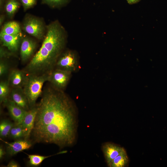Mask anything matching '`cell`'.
I'll return each mask as SVG.
<instances>
[{"label": "cell", "instance_id": "13", "mask_svg": "<svg viewBox=\"0 0 167 167\" xmlns=\"http://www.w3.org/2000/svg\"><path fill=\"white\" fill-rule=\"evenodd\" d=\"M124 149V148L114 143L107 142L102 146V150L108 166L112 161Z\"/></svg>", "mask_w": 167, "mask_h": 167}, {"label": "cell", "instance_id": "15", "mask_svg": "<svg viewBox=\"0 0 167 167\" xmlns=\"http://www.w3.org/2000/svg\"><path fill=\"white\" fill-rule=\"evenodd\" d=\"M21 32L19 24L14 21L5 23L2 27L0 32V33L14 36L21 34Z\"/></svg>", "mask_w": 167, "mask_h": 167}, {"label": "cell", "instance_id": "23", "mask_svg": "<svg viewBox=\"0 0 167 167\" xmlns=\"http://www.w3.org/2000/svg\"><path fill=\"white\" fill-rule=\"evenodd\" d=\"M24 11L32 7L35 5L37 0H19Z\"/></svg>", "mask_w": 167, "mask_h": 167}, {"label": "cell", "instance_id": "7", "mask_svg": "<svg viewBox=\"0 0 167 167\" xmlns=\"http://www.w3.org/2000/svg\"><path fill=\"white\" fill-rule=\"evenodd\" d=\"M0 140L6 144V154L10 156H13L23 150L29 149L32 145L31 141L25 139L16 140L11 143L5 141L1 138H0Z\"/></svg>", "mask_w": 167, "mask_h": 167}, {"label": "cell", "instance_id": "19", "mask_svg": "<svg viewBox=\"0 0 167 167\" xmlns=\"http://www.w3.org/2000/svg\"><path fill=\"white\" fill-rule=\"evenodd\" d=\"M10 86L7 81H1L0 83V103L4 104L10 94Z\"/></svg>", "mask_w": 167, "mask_h": 167}, {"label": "cell", "instance_id": "4", "mask_svg": "<svg viewBox=\"0 0 167 167\" xmlns=\"http://www.w3.org/2000/svg\"><path fill=\"white\" fill-rule=\"evenodd\" d=\"M46 27L41 19L29 14L25 17L22 26L23 29L26 32L39 40L44 38Z\"/></svg>", "mask_w": 167, "mask_h": 167}, {"label": "cell", "instance_id": "1", "mask_svg": "<svg viewBox=\"0 0 167 167\" xmlns=\"http://www.w3.org/2000/svg\"><path fill=\"white\" fill-rule=\"evenodd\" d=\"M30 137L32 142L54 144L60 148L74 143L77 131L75 106L62 90L49 88L38 105Z\"/></svg>", "mask_w": 167, "mask_h": 167}, {"label": "cell", "instance_id": "9", "mask_svg": "<svg viewBox=\"0 0 167 167\" xmlns=\"http://www.w3.org/2000/svg\"><path fill=\"white\" fill-rule=\"evenodd\" d=\"M22 38V34L14 36L0 33L1 45L6 47L14 54L17 52L20 49Z\"/></svg>", "mask_w": 167, "mask_h": 167}, {"label": "cell", "instance_id": "16", "mask_svg": "<svg viewBox=\"0 0 167 167\" xmlns=\"http://www.w3.org/2000/svg\"><path fill=\"white\" fill-rule=\"evenodd\" d=\"M19 0H6L4 8L6 14L9 18H12L20 7Z\"/></svg>", "mask_w": 167, "mask_h": 167}, {"label": "cell", "instance_id": "6", "mask_svg": "<svg viewBox=\"0 0 167 167\" xmlns=\"http://www.w3.org/2000/svg\"><path fill=\"white\" fill-rule=\"evenodd\" d=\"M72 73L56 68L49 73L48 81L55 88L63 90L67 85L71 76Z\"/></svg>", "mask_w": 167, "mask_h": 167}, {"label": "cell", "instance_id": "5", "mask_svg": "<svg viewBox=\"0 0 167 167\" xmlns=\"http://www.w3.org/2000/svg\"><path fill=\"white\" fill-rule=\"evenodd\" d=\"M57 69L67 71L71 73L78 69V62L76 53L71 50H67L61 54L56 63Z\"/></svg>", "mask_w": 167, "mask_h": 167}, {"label": "cell", "instance_id": "10", "mask_svg": "<svg viewBox=\"0 0 167 167\" xmlns=\"http://www.w3.org/2000/svg\"><path fill=\"white\" fill-rule=\"evenodd\" d=\"M28 78V75L24 70L14 69L10 71L8 81L13 88H23Z\"/></svg>", "mask_w": 167, "mask_h": 167}, {"label": "cell", "instance_id": "2", "mask_svg": "<svg viewBox=\"0 0 167 167\" xmlns=\"http://www.w3.org/2000/svg\"><path fill=\"white\" fill-rule=\"evenodd\" d=\"M66 32L59 22L53 21L46 26V32L41 47L24 70L28 75L49 73L66 45Z\"/></svg>", "mask_w": 167, "mask_h": 167}, {"label": "cell", "instance_id": "12", "mask_svg": "<svg viewBox=\"0 0 167 167\" xmlns=\"http://www.w3.org/2000/svg\"><path fill=\"white\" fill-rule=\"evenodd\" d=\"M37 111L36 105L27 111L21 123L24 133L25 139H28L33 129Z\"/></svg>", "mask_w": 167, "mask_h": 167}, {"label": "cell", "instance_id": "30", "mask_svg": "<svg viewBox=\"0 0 167 167\" xmlns=\"http://www.w3.org/2000/svg\"><path fill=\"white\" fill-rule=\"evenodd\" d=\"M130 4H133L136 3L140 0H126Z\"/></svg>", "mask_w": 167, "mask_h": 167}, {"label": "cell", "instance_id": "11", "mask_svg": "<svg viewBox=\"0 0 167 167\" xmlns=\"http://www.w3.org/2000/svg\"><path fill=\"white\" fill-rule=\"evenodd\" d=\"M4 104L6 106L9 113L14 121L15 124H21L27 111L19 107L10 98L8 99Z\"/></svg>", "mask_w": 167, "mask_h": 167}, {"label": "cell", "instance_id": "3", "mask_svg": "<svg viewBox=\"0 0 167 167\" xmlns=\"http://www.w3.org/2000/svg\"><path fill=\"white\" fill-rule=\"evenodd\" d=\"M28 75V80L23 89L30 109L36 105V101L41 94L43 84L48 80L49 73Z\"/></svg>", "mask_w": 167, "mask_h": 167}, {"label": "cell", "instance_id": "24", "mask_svg": "<svg viewBox=\"0 0 167 167\" xmlns=\"http://www.w3.org/2000/svg\"><path fill=\"white\" fill-rule=\"evenodd\" d=\"M14 53L6 47L1 45L0 47V58L4 59L9 58L14 55Z\"/></svg>", "mask_w": 167, "mask_h": 167}, {"label": "cell", "instance_id": "8", "mask_svg": "<svg viewBox=\"0 0 167 167\" xmlns=\"http://www.w3.org/2000/svg\"><path fill=\"white\" fill-rule=\"evenodd\" d=\"M36 46V42L33 39L28 37H23L19 49L20 58L22 62H26L31 58Z\"/></svg>", "mask_w": 167, "mask_h": 167}, {"label": "cell", "instance_id": "17", "mask_svg": "<svg viewBox=\"0 0 167 167\" xmlns=\"http://www.w3.org/2000/svg\"><path fill=\"white\" fill-rule=\"evenodd\" d=\"M129 158L124 149L111 162L109 167H124L128 164Z\"/></svg>", "mask_w": 167, "mask_h": 167}, {"label": "cell", "instance_id": "28", "mask_svg": "<svg viewBox=\"0 0 167 167\" xmlns=\"http://www.w3.org/2000/svg\"><path fill=\"white\" fill-rule=\"evenodd\" d=\"M6 0H0V10L1 12H2L3 10Z\"/></svg>", "mask_w": 167, "mask_h": 167}, {"label": "cell", "instance_id": "22", "mask_svg": "<svg viewBox=\"0 0 167 167\" xmlns=\"http://www.w3.org/2000/svg\"><path fill=\"white\" fill-rule=\"evenodd\" d=\"M42 3L52 8H58L67 4L70 0H41Z\"/></svg>", "mask_w": 167, "mask_h": 167}, {"label": "cell", "instance_id": "25", "mask_svg": "<svg viewBox=\"0 0 167 167\" xmlns=\"http://www.w3.org/2000/svg\"><path fill=\"white\" fill-rule=\"evenodd\" d=\"M9 66L7 62L4 59H0V76H2L6 75L8 72Z\"/></svg>", "mask_w": 167, "mask_h": 167}, {"label": "cell", "instance_id": "21", "mask_svg": "<svg viewBox=\"0 0 167 167\" xmlns=\"http://www.w3.org/2000/svg\"><path fill=\"white\" fill-rule=\"evenodd\" d=\"M60 152L57 154L47 156H41L37 155H28V158L29 159L28 163L29 165L32 166H37L40 165L42 162L45 159L55 155L64 153Z\"/></svg>", "mask_w": 167, "mask_h": 167}, {"label": "cell", "instance_id": "18", "mask_svg": "<svg viewBox=\"0 0 167 167\" xmlns=\"http://www.w3.org/2000/svg\"><path fill=\"white\" fill-rule=\"evenodd\" d=\"M9 120L4 119L2 120L0 123V138H4L9 136L10 131L14 125Z\"/></svg>", "mask_w": 167, "mask_h": 167}, {"label": "cell", "instance_id": "29", "mask_svg": "<svg viewBox=\"0 0 167 167\" xmlns=\"http://www.w3.org/2000/svg\"><path fill=\"white\" fill-rule=\"evenodd\" d=\"M5 18V16L4 14H1L0 16V26H1L3 24Z\"/></svg>", "mask_w": 167, "mask_h": 167}, {"label": "cell", "instance_id": "20", "mask_svg": "<svg viewBox=\"0 0 167 167\" xmlns=\"http://www.w3.org/2000/svg\"><path fill=\"white\" fill-rule=\"evenodd\" d=\"M9 136L15 140L24 139V133L21 124H15L10 131Z\"/></svg>", "mask_w": 167, "mask_h": 167}, {"label": "cell", "instance_id": "27", "mask_svg": "<svg viewBox=\"0 0 167 167\" xmlns=\"http://www.w3.org/2000/svg\"><path fill=\"white\" fill-rule=\"evenodd\" d=\"M6 154V152L2 147L0 146V159H2L5 155Z\"/></svg>", "mask_w": 167, "mask_h": 167}, {"label": "cell", "instance_id": "26", "mask_svg": "<svg viewBox=\"0 0 167 167\" xmlns=\"http://www.w3.org/2000/svg\"><path fill=\"white\" fill-rule=\"evenodd\" d=\"M7 167H19V164L15 161L12 160L6 166Z\"/></svg>", "mask_w": 167, "mask_h": 167}, {"label": "cell", "instance_id": "14", "mask_svg": "<svg viewBox=\"0 0 167 167\" xmlns=\"http://www.w3.org/2000/svg\"><path fill=\"white\" fill-rule=\"evenodd\" d=\"M10 95V98L21 108L26 111L30 109L28 100L23 88H13Z\"/></svg>", "mask_w": 167, "mask_h": 167}]
</instances>
